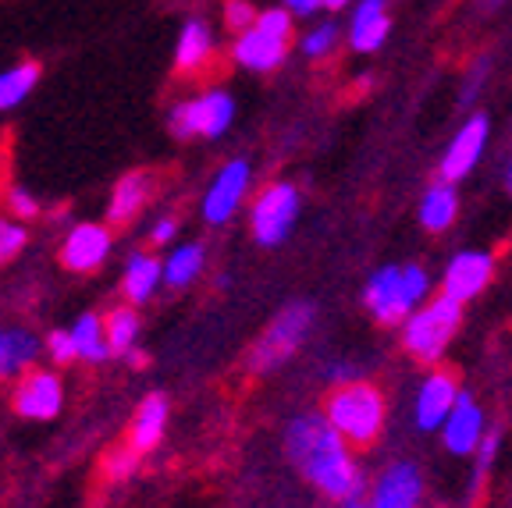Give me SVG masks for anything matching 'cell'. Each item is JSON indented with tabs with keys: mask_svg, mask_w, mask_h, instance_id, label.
<instances>
[{
	"mask_svg": "<svg viewBox=\"0 0 512 508\" xmlns=\"http://www.w3.org/2000/svg\"><path fill=\"white\" fill-rule=\"evenodd\" d=\"M285 455L299 469V477L320 494V498L349 505L360 501L367 491L356 448L338 434L324 413H299L285 427Z\"/></svg>",
	"mask_w": 512,
	"mask_h": 508,
	"instance_id": "6da1fadb",
	"label": "cell"
},
{
	"mask_svg": "<svg viewBox=\"0 0 512 508\" xmlns=\"http://www.w3.org/2000/svg\"><path fill=\"white\" fill-rule=\"evenodd\" d=\"M324 416L356 452H367L381 441L388 423V395L374 381H345L335 384L324 398Z\"/></svg>",
	"mask_w": 512,
	"mask_h": 508,
	"instance_id": "7a4b0ae2",
	"label": "cell"
},
{
	"mask_svg": "<svg viewBox=\"0 0 512 508\" xmlns=\"http://www.w3.org/2000/svg\"><path fill=\"white\" fill-rule=\"evenodd\" d=\"M463 324V302L438 292L402 320V349L413 363L438 366Z\"/></svg>",
	"mask_w": 512,
	"mask_h": 508,
	"instance_id": "3957f363",
	"label": "cell"
},
{
	"mask_svg": "<svg viewBox=\"0 0 512 508\" xmlns=\"http://www.w3.org/2000/svg\"><path fill=\"white\" fill-rule=\"evenodd\" d=\"M313 302H288V306H281L278 317L267 324V331L260 334L253 342V349H249V374H271L274 366H281L285 359H292V352L303 345V338L310 334L313 327Z\"/></svg>",
	"mask_w": 512,
	"mask_h": 508,
	"instance_id": "277c9868",
	"label": "cell"
},
{
	"mask_svg": "<svg viewBox=\"0 0 512 508\" xmlns=\"http://www.w3.org/2000/svg\"><path fill=\"white\" fill-rule=\"evenodd\" d=\"M288 40H292V11L267 8L246 32H239L232 54L249 72H274L288 57Z\"/></svg>",
	"mask_w": 512,
	"mask_h": 508,
	"instance_id": "5b68a950",
	"label": "cell"
},
{
	"mask_svg": "<svg viewBox=\"0 0 512 508\" xmlns=\"http://www.w3.org/2000/svg\"><path fill=\"white\" fill-rule=\"evenodd\" d=\"M299 203L303 199L292 182H271L256 192L253 207H249V231H253L256 246H281L299 221Z\"/></svg>",
	"mask_w": 512,
	"mask_h": 508,
	"instance_id": "8992f818",
	"label": "cell"
},
{
	"mask_svg": "<svg viewBox=\"0 0 512 508\" xmlns=\"http://www.w3.org/2000/svg\"><path fill=\"white\" fill-rule=\"evenodd\" d=\"M235 118V100L224 89H207V93L182 100L168 111V128L175 139H221Z\"/></svg>",
	"mask_w": 512,
	"mask_h": 508,
	"instance_id": "52a82bcc",
	"label": "cell"
},
{
	"mask_svg": "<svg viewBox=\"0 0 512 508\" xmlns=\"http://www.w3.org/2000/svg\"><path fill=\"white\" fill-rule=\"evenodd\" d=\"M249 182H253V171H249V164L242 157H235V160H228V164L217 167L214 182L207 185L203 203H200L203 221L214 224V228H221V224L232 221V217L239 214L242 203H246Z\"/></svg>",
	"mask_w": 512,
	"mask_h": 508,
	"instance_id": "ba28073f",
	"label": "cell"
},
{
	"mask_svg": "<svg viewBox=\"0 0 512 508\" xmlns=\"http://www.w3.org/2000/svg\"><path fill=\"white\" fill-rule=\"evenodd\" d=\"M64 402V384L54 370L47 366H32L29 374H22L15 381V391H11V405L15 413L25 416V420H54L61 413Z\"/></svg>",
	"mask_w": 512,
	"mask_h": 508,
	"instance_id": "9c48e42d",
	"label": "cell"
},
{
	"mask_svg": "<svg viewBox=\"0 0 512 508\" xmlns=\"http://www.w3.org/2000/svg\"><path fill=\"white\" fill-rule=\"evenodd\" d=\"M459 395H463V388H459L456 374L445 370V366H431L427 377L420 381V388H416V402H413L416 427L424 430V434L441 430L448 420V413L456 409Z\"/></svg>",
	"mask_w": 512,
	"mask_h": 508,
	"instance_id": "30bf717a",
	"label": "cell"
},
{
	"mask_svg": "<svg viewBox=\"0 0 512 508\" xmlns=\"http://www.w3.org/2000/svg\"><path fill=\"white\" fill-rule=\"evenodd\" d=\"M363 306L370 310V317L384 327H395L416 310L413 295L406 288V278H402V267H381L374 278L363 288Z\"/></svg>",
	"mask_w": 512,
	"mask_h": 508,
	"instance_id": "8fae6325",
	"label": "cell"
},
{
	"mask_svg": "<svg viewBox=\"0 0 512 508\" xmlns=\"http://www.w3.org/2000/svg\"><path fill=\"white\" fill-rule=\"evenodd\" d=\"M491 278H495V253H488V249H463V253L448 260L445 274H441V292L466 306V302L484 295Z\"/></svg>",
	"mask_w": 512,
	"mask_h": 508,
	"instance_id": "7c38bea8",
	"label": "cell"
},
{
	"mask_svg": "<svg viewBox=\"0 0 512 508\" xmlns=\"http://www.w3.org/2000/svg\"><path fill=\"white\" fill-rule=\"evenodd\" d=\"M424 501V473L409 459H395L370 484V508H420Z\"/></svg>",
	"mask_w": 512,
	"mask_h": 508,
	"instance_id": "4fadbf2b",
	"label": "cell"
},
{
	"mask_svg": "<svg viewBox=\"0 0 512 508\" xmlns=\"http://www.w3.org/2000/svg\"><path fill=\"white\" fill-rule=\"evenodd\" d=\"M488 132H491L488 114H473V118H466V125L459 128L456 135H452V143H448L445 157H441V164H438V178H441V182L459 185L466 175H470L473 167L480 164V157H484Z\"/></svg>",
	"mask_w": 512,
	"mask_h": 508,
	"instance_id": "5bb4252c",
	"label": "cell"
},
{
	"mask_svg": "<svg viewBox=\"0 0 512 508\" xmlns=\"http://www.w3.org/2000/svg\"><path fill=\"white\" fill-rule=\"evenodd\" d=\"M441 434V445H445V452L452 455H477L480 441H484V434H488V420H484V409L477 405V398L473 395H459L456 409L448 413L445 427L438 430Z\"/></svg>",
	"mask_w": 512,
	"mask_h": 508,
	"instance_id": "9a60e30c",
	"label": "cell"
},
{
	"mask_svg": "<svg viewBox=\"0 0 512 508\" xmlns=\"http://www.w3.org/2000/svg\"><path fill=\"white\" fill-rule=\"evenodd\" d=\"M111 253V228L107 224H75L68 235H64L61 246V263L75 274H89Z\"/></svg>",
	"mask_w": 512,
	"mask_h": 508,
	"instance_id": "2e32d148",
	"label": "cell"
},
{
	"mask_svg": "<svg viewBox=\"0 0 512 508\" xmlns=\"http://www.w3.org/2000/svg\"><path fill=\"white\" fill-rule=\"evenodd\" d=\"M168 395L164 391H150V395L139 402L136 416H132V427H128V445L136 448L139 455L153 452L160 445V437L168 430Z\"/></svg>",
	"mask_w": 512,
	"mask_h": 508,
	"instance_id": "e0dca14e",
	"label": "cell"
},
{
	"mask_svg": "<svg viewBox=\"0 0 512 508\" xmlns=\"http://www.w3.org/2000/svg\"><path fill=\"white\" fill-rule=\"evenodd\" d=\"M40 352H47L40 345V338L25 327H0V381H18L22 374H29Z\"/></svg>",
	"mask_w": 512,
	"mask_h": 508,
	"instance_id": "ac0fdd59",
	"label": "cell"
},
{
	"mask_svg": "<svg viewBox=\"0 0 512 508\" xmlns=\"http://www.w3.org/2000/svg\"><path fill=\"white\" fill-rule=\"evenodd\" d=\"M164 285V260L153 253H132L121 274V292H125L128 306H143L157 295V288Z\"/></svg>",
	"mask_w": 512,
	"mask_h": 508,
	"instance_id": "d6986e66",
	"label": "cell"
},
{
	"mask_svg": "<svg viewBox=\"0 0 512 508\" xmlns=\"http://www.w3.org/2000/svg\"><path fill=\"white\" fill-rule=\"evenodd\" d=\"M210 57H214V32H210V25L203 18H189L175 43V72L196 75L207 68Z\"/></svg>",
	"mask_w": 512,
	"mask_h": 508,
	"instance_id": "ffe728a7",
	"label": "cell"
},
{
	"mask_svg": "<svg viewBox=\"0 0 512 508\" xmlns=\"http://www.w3.org/2000/svg\"><path fill=\"white\" fill-rule=\"evenodd\" d=\"M153 196V178L146 171H128L125 178H118V185L111 189V203H107V224L121 228L132 217H139V210L150 203Z\"/></svg>",
	"mask_w": 512,
	"mask_h": 508,
	"instance_id": "44dd1931",
	"label": "cell"
},
{
	"mask_svg": "<svg viewBox=\"0 0 512 508\" xmlns=\"http://www.w3.org/2000/svg\"><path fill=\"white\" fill-rule=\"evenodd\" d=\"M416 217H420L424 231H431V235H441V231L452 228V224H456V217H459L456 185L441 182V178H438V182L424 192V199H420V210H416Z\"/></svg>",
	"mask_w": 512,
	"mask_h": 508,
	"instance_id": "7402d4cb",
	"label": "cell"
},
{
	"mask_svg": "<svg viewBox=\"0 0 512 508\" xmlns=\"http://www.w3.org/2000/svg\"><path fill=\"white\" fill-rule=\"evenodd\" d=\"M388 15H384V0H363L356 15H352V29H349V43L352 50H360V54H374L384 40H388Z\"/></svg>",
	"mask_w": 512,
	"mask_h": 508,
	"instance_id": "603a6c76",
	"label": "cell"
},
{
	"mask_svg": "<svg viewBox=\"0 0 512 508\" xmlns=\"http://www.w3.org/2000/svg\"><path fill=\"white\" fill-rule=\"evenodd\" d=\"M207 267V249L203 242H185L164 256V285L168 288H189Z\"/></svg>",
	"mask_w": 512,
	"mask_h": 508,
	"instance_id": "cb8c5ba5",
	"label": "cell"
},
{
	"mask_svg": "<svg viewBox=\"0 0 512 508\" xmlns=\"http://www.w3.org/2000/svg\"><path fill=\"white\" fill-rule=\"evenodd\" d=\"M40 75L43 68L36 61H18L11 68L0 72V111H11L32 93V89L40 86Z\"/></svg>",
	"mask_w": 512,
	"mask_h": 508,
	"instance_id": "d4e9b609",
	"label": "cell"
},
{
	"mask_svg": "<svg viewBox=\"0 0 512 508\" xmlns=\"http://www.w3.org/2000/svg\"><path fill=\"white\" fill-rule=\"evenodd\" d=\"M75 349H79L82 363H104L111 359V345H107V324L96 313H82L72 324Z\"/></svg>",
	"mask_w": 512,
	"mask_h": 508,
	"instance_id": "484cf974",
	"label": "cell"
},
{
	"mask_svg": "<svg viewBox=\"0 0 512 508\" xmlns=\"http://www.w3.org/2000/svg\"><path fill=\"white\" fill-rule=\"evenodd\" d=\"M107 324V345H111V356H128L136 349L139 338V313L136 306H118L104 317Z\"/></svg>",
	"mask_w": 512,
	"mask_h": 508,
	"instance_id": "4316f807",
	"label": "cell"
},
{
	"mask_svg": "<svg viewBox=\"0 0 512 508\" xmlns=\"http://www.w3.org/2000/svg\"><path fill=\"white\" fill-rule=\"evenodd\" d=\"M29 242V231L18 217H0V263H11Z\"/></svg>",
	"mask_w": 512,
	"mask_h": 508,
	"instance_id": "83f0119b",
	"label": "cell"
},
{
	"mask_svg": "<svg viewBox=\"0 0 512 508\" xmlns=\"http://www.w3.org/2000/svg\"><path fill=\"white\" fill-rule=\"evenodd\" d=\"M338 47V29L331 22H324V25H317V29H310L299 40V50H303L306 57H313V61H320V57H328L331 50Z\"/></svg>",
	"mask_w": 512,
	"mask_h": 508,
	"instance_id": "f1b7e54d",
	"label": "cell"
},
{
	"mask_svg": "<svg viewBox=\"0 0 512 508\" xmlns=\"http://www.w3.org/2000/svg\"><path fill=\"white\" fill-rule=\"evenodd\" d=\"M498 448H502V434H498L495 427H488V434H484V441H480V448H477V469H473V491H480V484L488 480L491 466H495V459H498Z\"/></svg>",
	"mask_w": 512,
	"mask_h": 508,
	"instance_id": "f546056e",
	"label": "cell"
},
{
	"mask_svg": "<svg viewBox=\"0 0 512 508\" xmlns=\"http://www.w3.org/2000/svg\"><path fill=\"white\" fill-rule=\"evenodd\" d=\"M43 349H47V356L54 359L57 366H68V363H75V359H79V349H75L72 331H50Z\"/></svg>",
	"mask_w": 512,
	"mask_h": 508,
	"instance_id": "4dcf8cb0",
	"label": "cell"
},
{
	"mask_svg": "<svg viewBox=\"0 0 512 508\" xmlns=\"http://www.w3.org/2000/svg\"><path fill=\"white\" fill-rule=\"evenodd\" d=\"M136 466H139V452H136L132 445L121 448V452H114V455H107V462H104L107 477H111V480L132 477V473H136Z\"/></svg>",
	"mask_w": 512,
	"mask_h": 508,
	"instance_id": "1f68e13d",
	"label": "cell"
},
{
	"mask_svg": "<svg viewBox=\"0 0 512 508\" xmlns=\"http://www.w3.org/2000/svg\"><path fill=\"white\" fill-rule=\"evenodd\" d=\"M8 210H11V217H18V221H29V217L40 214V203H36V196H32L29 189L11 185L8 189Z\"/></svg>",
	"mask_w": 512,
	"mask_h": 508,
	"instance_id": "d6a6232c",
	"label": "cell"
},
{
	"mask_svg": "<svg viewBox=\"0 0 512 508\" xmlns=\"http://www.w3.org/2000/svg\"><path fill=\"white\" fill-rule=\"evenodd\" d=\"M253 22H256V11L249 0H228V4H224V25L232 32H246Z\"/></svg>",
	"mask_w": 512,
	"mask_h": 508,
	"instance_id": "836d02e7",
	"label": "cell"
},
{
	"mask_svg": "<svg viewBox=\"0 0 512 508\" xmlns=\"http://www.w3.org/2000/svg\"><path fill=\"white\" fill-rule=\"evenodd\" d=\"M175 235H178L175 217H160V221L153 224V231H150V246L153 249H168L171 242H175Z\"/></svg>",
	"mask_w": 512,
	"mask_h": 508,
	"instance_id": "e575fe53",
	"label": "cell"
},
{
	"mask_svg": "<svg viewBox=\"0 0 512 508\" xmlns=\"http://www.w3.org/2000/svg\"><path fill=\"white\" fill-rule=\"evenodd\" d=\"M484 75H488V61L473 64V72H470V79H466V89H463V104H470L473 96H477V86L484 82Z\"/></svg>",
	"mask_w": 512,
	"mask_h": 508,
	"instance_id": "d590c367",
	"label": "cell"
},
{
	"mask_svg": "<svg viewBox=\"0 0 512 508\" xmlns=\"http://www.w3.org/2000/svg\"><path fill=\"white\" fill-rule=\"evenodd\" d=\"M281 8H288L292 15H313L317 8H324V0H281Z\"/></svg>",
	"mask_w": 512,
	"mask_h": 508,
	"instance_id": "8d00e7d4",
	"label": "cell"
},
{
	"mask_svg": "<svg viewBox=\"0 0 512 508\" xmlns=\"http://www.w3.org/2000/svg\"><path fill=\"white\" fill-rule=\"evenodd\" d=\"M328 377H331V384H345V381H356V377H352V366L349 363H335L328 370Z\"/></svg>",
	"mask_w": 512,
	"mask_h": 508,
	"instance_id": "74e56055",
	"label": "cell"
},
{
	"mask_svg": "<svg viewBox=\"0 0 512 508\" xmlns=\"http://www.w3.org/2000/svg\"><path fill=\"white\" fill-rule=\"evenodd\" d=\"M125 359H128V363H132V366H143V363H146V356H143V352H139V349H132Z\"/></svg>",
	"mask_w": 512,
	"mask_h": 508,
	"instance_id": "f35d334b",
	"label": "cell"
},
{
	"mask_svg": "<svg viewBox=\"0 0 512 508\" xmlns=\"http://www.w3.org/2000/svg\"><path fill=\"white\" fill-rule=\"evenodd\" d=\"M349 0H324V8H331V11H342Z\"/></svg>",
	"mask_w": 512,
	"mask_h": 508,
	"instance_id": "ab89813d",
	"label": "cell"
},
{
	"mask_svg": "<svg viewBox=\"0 0 512 508\" xmlns=\"http://www.w3.org/2000/svg\"><path fill=\"white\" fill-rule=\"evenodd\" d=\"M498 4H502V0H480V8H484V11H491V8H498Z\"/></svg>",
	"mask_w": 512,
	"mask_h": 508,
	"instance_id": "60d3db41",
	"label": "cell"
},
{
	"mask_svg": "<svg viewBox=\"0 0 512 508\" xmlns=\"http://www.w3.org/2000/svg\"><path fill=\"white\" fill-rule=\"evenodd\" d=\"M505 189H509V196H512V160H509V175H505Z\"/></svg>",
	"mask_w": 512,
	"mask_h": 508,
	"instance_id": "b9f144b4",
	"label": "cell"
},
{
	"mask_svg": "<svg viewBox=\"0 0 512 508\" xmlns=\"http://www.w3.org/2000/svg\"><path fill=\"white\" fill-rule=\"evenodd\" d=\"M342 508H370L367 501H349V505H342Z\"/></svg>",
	"mask_w": 512,
	"mask_h": 508,
	"instance_id": "7bdbcfd3",
	"label": "cell"
}]
</instances>
